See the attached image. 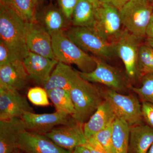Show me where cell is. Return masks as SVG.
<instances>
[{"label": "cell", "instance_id": "obj_1", "mask_svg": "<svg viewBox=\"0 0 153 153\" xmlns=\"http://www.w3.org/2000/svg\"><path fill=\"white\" fill-rule=\"evenodd\" d=\"M0 37L1 41L20 59L24 60L29 55L25 21L1 3H0Z\"/></svg>", "mask_w": 153, "mask_h": 153}, {"label": "cell", "instance_id": "obj_2", "mask_svg": "<svg viewBox=\"0 0 153 153\" xmlns=\"http://www.w3.org/2000/svg\"><path fill=\"white\" fill-rule=\"evenodd\" d=\"M69 92L75 109L72 118L82 125L88 120L104 100L102 90L83 79L80 74Z\"/></svg>", "mask_w": 153, "mask_h": 153}, {"label": "cell", "instance_id": "obj_3", "mask_svg": "<svg viewBox=\"0 0 153 153\" xmlns=\"http://www.w3.org/2000/svg\"><path fill=\"white\" fill-rule=\"evenodd\" d=\"M52 48L55 60L58 62L76 65L80 72L88 73L95 69V57L80 49L66 36L64 31L51 34Z\"/></svg>", "mask_w": 153, "mask_h": 153}, {"label": "cell", "instance_id": "obj_4", "mask_svg": "<svg viewBox=\"0 0 153 153\" xmlns=\"http://www.w3.org/2000/svg\"><path fill=\"white\" fill-rule=\"evenodd\" d=\"M71 41L85 51L103 60L112 59L117 55L115 42L102 38L94 28L73 27L65 32Z\"/></svg>", "mask_w": 153, "mask_h": 153}, {"label": "cell", "instance_id": "obj_5", "mask_svg": "<svg viewBox=\"0 0 153 153\" xmlns=\"http://www.w3.org/2000/svg\"><path fill=\"white\" fill-rule=\"evenodd\" d=\"M122 24L125 29L141 40L153 15V4L146 0H130L119 10Z\"/></svg>", "mask_w": 153, "mask_h": 153}, {"label": "cell", "instance_id": "obj_6", "mask_svg": "<svg viewBox=\"0 0 153 153\" xmlns=\"http://www.w3.org/2000/svg\"><path fill=\"white\" fill-rule=\"evenodd\" d=\"M104 99L110 103L117 118L126 121L130 126L143 124L141 104L132 95H124L110 88L102 90Z\"/></svg>", "mask_w": 153, "mask_h": 153}, {"label": "cell", "instance_id": "obj_7", "mask_svg": "<svg viewBox=\"0 0 153 153\" xmlns=\"http://www.w3.org/2000/svg\"><path fill=\"white\" fill-rule=\"evenodd\" d=\"M94 10V29L106 41L114 43L123 31L119 10L105 2Z\"/></svg>", "mask_w": 153, "mask_h": 153}, {"label": "cell", "instance_id": "obj_8", "mask_svg": "<svg viewBox=\"0 0 153 153\" xmlns=\"http://www.w3.org/2000/svg\"><path fill=\"white\" fill-rule=\"evenodd\" d=\"M140 41L125 29L115 42L117 55L123 62L127 75L131 79H134L139 74L138 58Z\"/></svg>", "mask_w": 153, "mask_h": 153}, {"label": "cell", "instance_id": "obj_9", "mask_svg": "<svg viewBox=\"0 0 153 153\" xmlns=\"http://www.w3.org/2000/svg\"><path fill=\"white\" fill-rule=\"evenodd\" d=\"M94 57L97 63L95 69L88 73L79 72L81 77L88 82L106 85L119 93L126 90L127 82L120 71L108 64L103 59Z\"/></svg>", "mask_w": 153, "mask_h": 153}, {"label": "cell", "instance_id": "obj_10", "mask_svg": "<svg viewBox=\"0 0 153 153\" xmlns=\"http://www.w3.org/2000/svg\"><path fill=\"white\" fill-rule=\"evenodd\" d=\"M83 126L73 119L69 123L55 127L44 135L60 147L72 152L76 147L87 143Z\"/></svg>", "mask_w": 153, "mask_h": 153}, {"label": "cell", "instance_id": "obj_11", "mask_svg": "<svg viewBox=\"0 0 153 153\" xmlns=\"http://www.w3.org/2000/svg\"><path fill=\"white\" fill-rule=\"evenodd\" d=\"M22 119L27 131L44 135L56 126L67 124L73 120L72 117L56 111L49 114L26 112Z\"/></svg>", "mask_w": 153, "mask_h": 153}, {"label": "cell", "instance_id": "obj_12", "mask_svg": "<svg viewBox=\"0 0 153 153\" xmlns=\"http://www.w3.org/2000/svg\"><path fill=\"white\" fill-rule=\"evenodd\" d=\"M26 41L29 52L55 59L51 35L37 20L25 22Z\"/></svg>", "mask_w": 153, "mask_h": 153}, {"label": "cell", "instance_id": "obj_13", "mask_svg": "<svg viewBox=\"0 0 153 153\" xmlns=\"http://www.w3.org/2000/svg\"><path fill=\"white\" fill-rule=\"evenodd\" d=\"M28 112H34L33 107L19 91L0 88V120L22 118Z\"/></svg>", "mask_w": 153, "mask_h": 153}, {"label": "cell", "instance_id": "obj_14", "mask_svg": "<svg viewBox=\"0 0 153 153\" xmlns=\"http://www.w3.org/2000/svg\"><path fill=\"white\" fill-rule=\"evenodd\" d=\"M18 148L25 153H72L57 146L45 135L27 130L21 134Z\"/></svg>", "mask_w": 153, "mask_h": 153}, {"label": "cell", "instance_id": "obj_15", "mask_svg": "<svg viewBox=\"0 0 153 153\" xmlns=\"http://www.w3.org/2000/svg\"><path fill=\"white\" fill-rule=\"evenodd\" d=\"M24 66L30 78L38 85L44 86L58 63L51 59L30 52L23 60Z\"/></svg>", "mask_w": 153, "mask_h": 153}, {"label": "cell", "instance_id": "obj_16", "mask_svg": "<svg viewBox=\"0 0 153 153\" xmlns=\"http://www.w3.org/2000/svg\"><path fill=\"white\" fill-rule=\"evenodd\" d=\"M30 78L23 60L0 65V88L19 91L26 87Z\"/></svg>", "mask_w": 153, "mask_h": 153}, {"label": "cell", "instance_id": "obj_17", "mask_svg": "<svg viewBox=\"0 0 153 153\" xmlns=\"http://www.w3.org/2000/svg\"><path fill=\"white\" fill-rule=\"evenodd\" d=\"M26 130L22 118L0 120V153H13L19 149L20 137Z\"/></svg>", "mask_w": 153, "mask_h": 153}, {"label": "cell", "instance_id": "obj_18", "mask_svg": "<svg viewBox=\"0 0 153 153\" xmlns=\"http://www.w3.org/2000/svg\"><path fill=\"white\" fill-rule=\"evenodd\" d=\"M116 118L111 105L104 100L88 120L83 124V131L87 140L95 136L99 132L112 124Z\"/></svg>", "mask_w": 153, "mask_h": 153}, {"label": "cell", "instance_id": "obj_19", "mask_svg": "<svg viewBox=\"0 0 153 153\" xmlns=\"http://www.w3.org/2000/svg\"><path fill=\"white\" fill-rule=\"evenodd\" d=\"M79 75V72L75 71L68 64L58 62L43 87L47 91L55 88L70 91Z\"/></svg>", "mask_w": 153, "mask_h": 153}, {"label": "cell", "instance_id": "obj_20", "mask_svg": "<svg viewBox=\"0 0 153 153\" xmlns=\"http://www.w3.org/2000/svg\"><path fill=\"white\" fill-rule=\"evenodd\" d=\"M153 144L152 128L143 124L130 127L128 153H148Z\"/></svg>", "mask_w": 153, "mask_h": 153}, {"label": "cell", "instance_id": "obj_21", "mask_svg": "<svg viewBox=\"0 0 153 153\" xmlns=\"http://www.w3.org/2000/svg\"><path fill=\"white\" fill-rule=\"evenodd\" d=\"M36 19L50 35L64 31L68 27L70 22L60 8L54 6H48L38 15L36 14Z\"/></svg>", "mask_w": 153, "mask_h": 153}, {"label": "cell", "instance_id": "obj_22", "mask_svg": "<svg viewBox=\"0 0 153 153\" xmlns=\"http://www.w3.org/2000/svg\"><path fill=\"white\" fill-rule=\"evenodd\" d=\"M74 27L94 28L95 10L88 0H78L71 20Z\"/></svg>", "mask_w": 153, "mask_h": 153}, {"label": "cell", "instance_id": "obj_23", "mask_svg": "<svg viewBox=\"0 0 153 153\" xmlns=\"http://www.w3.org/2000/svg\"><path fill=\"white\" fill-rule=\"evenodd\" d=\"M130 128L128 124L118 118L113 123L112 141L116 153H128Z\"/></svg>", "mask_w": 153, "mask_h": 153}, {"label": "cell", "instance_id": "obj_24", "mask_svg": "<svg viewBox=\"0 0 153 153\" xmlns=\"http://www.w3.org/2000/svg\"><path fill=\"white\" fill-rule=\"evenodd\" d=\"M48 97L56 111L73 117L75 113L74 103L69 91L55 88L48 91Z\"/></svg>", "mask_w": 153, "mask_h": 153}, {"label": "cell", "instance_id": "obj_25", "mask_svg": "<svg viewBox=\"0 0 153 153\" xmlns=\"http://www.w3.org/2000/svg\"><path fill=\"white\" fill-rule=\"evenodd\" d=\"M1 3L13 10L25 22L36 20L37 4L34 0H0Z\"/></svg>", "mask_w": 153, "mask_h": 153}, {"label": "cell", "instance_id": "obj_26", "mask_svg": "<svg viewBox=\"0 0 153 153\" xmlns=\"http://www.w3.org/2000/svg\"><path fill=\"white\" fill-rule=\"evenodd\" d=\"M140 75L153 74V48L144 44L140 46L138 58Z\"/></svg>", "mask_w": 153, "mask_h": 153}, {"label": "cell", "instance_id": "obj_27", "mask_svg": "<svg viewBox=\"0 0 153 153\" xmlns=\"http://www.w3.org/2000/svg\"><path fill=\"white\" fill-rule=\"evenodd\" d=\"M142 82V85L140 87H131L132 90L138 95L142 102L153 104V74L143 75Z\"/></svg>", "mask_w": 153, "mask_h": 153}, {"label": "cell", "instance_id": "obj_28", "mask_svg": "<svg viewBox=\"0 0 153 153\" xmlns=\"http://www.w3.org/2000/svg\"><path fill=\"white\" fill-rule=\"evenodd\" d=\"M27 97L31 103L37 106H47L50 105L47 91L44 87L31 88L28 91Z\"/></svg>", "mask_w": 153, "mask_h": 153}, {"label": "cell", "instance_id": "obj_29", "mask_svg": "<svg viewBox=\"0 0 153 153\" xmlns=\"http://www.w3.org/2000/svg\"><path fill=\"white\" fill-rule=\"evenodd\" d=\"M112 124L99 132L94 137L100 143L107 153H116L113 143Z\"/></svg>", "mask_w": 153, "mask_h": 153}, {"label": "cell", "instance_id": "obj_30", "mask_svg": "<svg viewBox=\"0 0 153 153\" xmlns=\"http://www.w3.org/2000/svg\"><path fill=\"white\" fill-rule=\"evenodd\" d=\"M19 60H22L17 57L3 41H0V65Z\"/></svg>", "mask_w": 153, "mask_h": 153}, {"label": "cell", "instance_id": "obj_31", "mask_svg": "<svg viewBox=\"0 0 153 153\" xmlns=\"http://www.w3.org/2000/svg\"><path fill=\"white\" fill-rule=\"evenodd\" d=\"M78 0H58L59 7L68 21H71L72 14Z\"/></svg>", "mask_w": 153, "mask_h": 153}, {"label": "cell", "instance_id": "obj_32", "mask_svg": "<svg viewBox=\"0 0 153 153\" xmlns=\"http://www.w3.org/2000/svg\"><path fill=\"white\" fill-rule=\"evenodd\" d=\"M142 115L147 125L153 128V104L143 102L141 104Z\"/></svg>", "mask_w": 153, "mask_h": 153}, {"label": "cell", "instance_id": "obj_33", "mask_svg": "<svg viewBox=\"0 0 153 153\" xmlns=\"http://www.w3.org/2000/svg\"><path fill=\"white\" fill-rule=\"evenodd\" d=\"M84 146L89 150L91 153H107L94 137L88 140L87 143Z\"/></svg>", "mask_w": 153, "mask_h": 153}, {"label": "cell", "instance_id": "obj_34", "mask_svg": "<svg viewBox=\"0 0 153 153\" xmlns=\"http://www.w3.org/2000/svg\"><path fill=\"white\" fill-rule=\"evenodd\" d=\"M130 0H104L105 2L113 6L119 10L122 8Z\"/></svg>", "mask_w": 153, "mask_h": 153}, {"label": "cell", "instance_id": "obj_35", "mask_svg": "<svg viewBox=\"0 0 153 153\" xmlns=\"http://www.w3.org/2000/svg\"><path fill=\"white\" fill-rule=\"evenodd\" d=\"M146 37L153 39V15L147 30Z\"/></svg>", "mask_w": 153, "mask_h": 153}, {"label": "cell", "instance_id": "obj_36", "mask_svg": "<svg viewBox=\"0 0 153 153\" xmlns=\"http://www.w3.org/2000/svg\"><path fill=\"white\" fill-rule=\"evenodd\" d=\"M72 153H91L90 151L84 145L76 147L72 151Z\"/></svg>", "mask_w": 153, "mask_h": 153}, {"label": "cell", "instance_id": "obj_37", "mask_svg": "<svg viewBox=\"0 0 153 153\" xmlns=\"http://www.w3.org/2000/svg\"><path fill=\"white\" fill-rule=\"evenodd\" d=\"M93 5L94 9L98 7L104 2V0H88Z\"/></svg>", "mask_w": 153, "mask_h": 153}, {"label": "cell", "instance_id": "obj_38", "mask_svg": "<svg viewBox=\"0 0 153 153\" xmlns=\"http://www.w3.org/2000/svg\"><path fill=\"white\" fill-rule=\"evenodd\" d=\"M144 44L153 48V39L146 38V40H145Z\"/></svg>", "mask_w": 153, "mask_h": 153}, {"label": "cell", "instance_id": "obj_39", "mask_svg": "<svg viewBox=\"0 0 153 153\" xmlns=\"http://www.w3.org/2000/svg\"><path fill=\"white\" fill-rule=\"evenodd\" d=\"M13 153H23V152L21 150L19 149H18L14 151Z\"/></svg>", "mask_w": 153, "mask_h": 153}, {"label": "cell", "instance_id": "obj_40", "mask_svg": "<svg viewBox=\"0 0 153 153\" xmlns=\"http://www.w3.org/2000/svg\"><path fill=\"white\" fill-rule=\"evenodd\" d=\"M148 153H153V144L150 148Z\"/></svg>", "mask_w": 153, "mask_h": 153}, {"label": "cell", "instance_id": "obj_41", "mask_svg": "<svg viewBox=\"0 0 153 153\" xmlns=\"http://www.w3.org/2000/svg\"><path fill=\"white\" fill-rule=\"evenodd\" d=\"M35 1V3H36V4H38V3L42 1L43 0H34Z\"/></svg>", "mask_w": 153, "mask_h": 153}, {"label": "cell", "instance_id": "obj_42", "mask_svg": "<svg viewBox=\"0 0 153 153\" xmlns=\"http://www.w3.org/2000/svg\"><path fill=\"white\" fill-rule=\"evenodd\" d=\"M146 1H149L150 2L153 3V0H146Z\"/></svg>", "mask_w": 153, "mask_h": 153}]
</instances>
